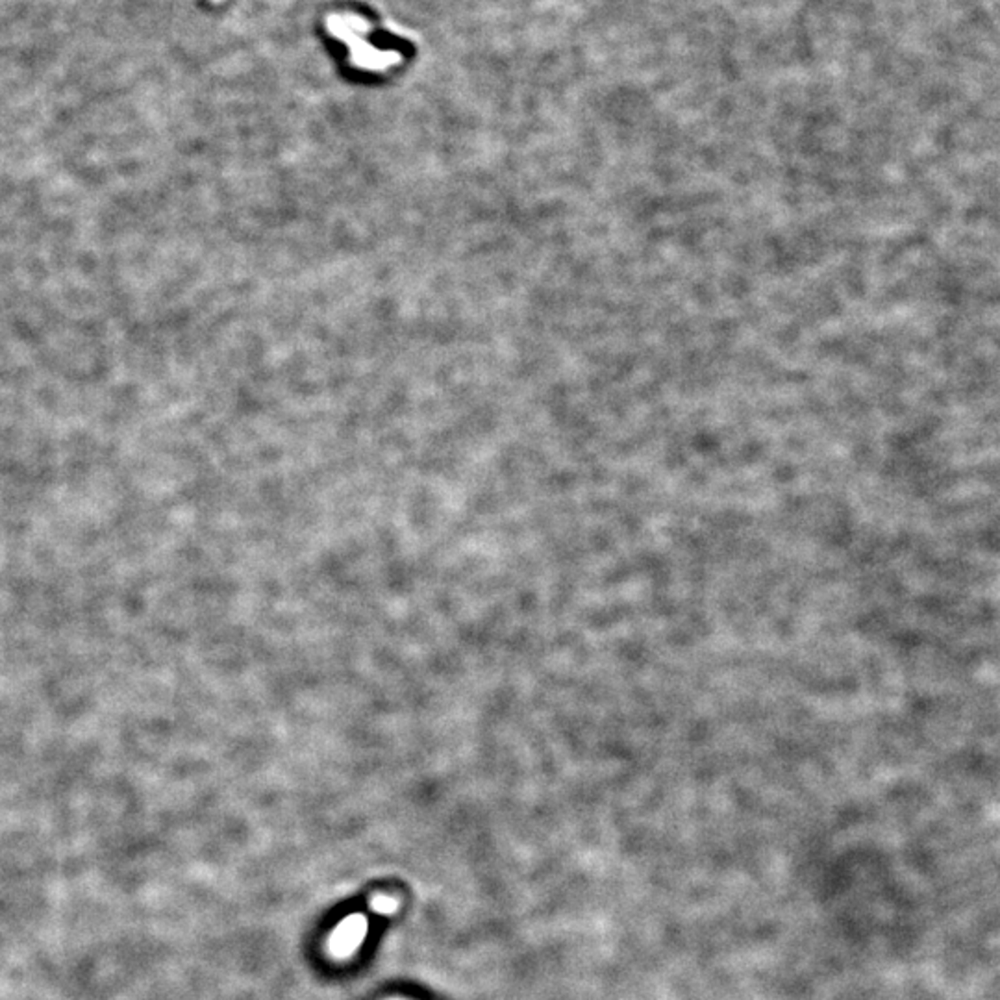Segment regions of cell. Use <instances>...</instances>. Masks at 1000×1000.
Returning <instances> with one entry per match:
<instances>
[{"instance_id":"1","label":"cell","mask_w":1000,"mask_h":1000,"mask_svg":"<svg viewBox=\"0 0 1000 1000\" xmlns=\"http://www.w3.org/2000/svg\"><path fill=\"white\" fill-rule=\"evenodd\" d=\"M328 30L332 35H335L337 39H343L349 45L352 63L359 69L384 71L400 61V56L397 52L380 51L364 39L369 30V25L358 15H350V13L330 15Z\"/></svg>"},{"instance_id":"3","label":"cell","mask_w":1000,"mask_h":1000,"mask_svg":"<svg viewBox=\"0 0 1000 1000\" xmlns=\"http://www.w3.org/2000/svg\"><path fill=\"white\" fill-rule=\"evenodd\" d=\"M371 906L380 915H390L397 909V901H393L390 897H376V899H373Z\"/></svg>"},{"instance_id":"2","label":"cell","mask_w":1000,"mask_h":1000,"mask_svg":"<svg viewBox=\"0 0 1000 1000\" xmlns=\"http://www.w3.org/2000/svg\"><path fill=\"white\" fill-rule=\"evenodd\" d=\"M367 933V921L361 915H350L335 928L330 938V950L335 957H349L364 941Z\"/></svg>"},{"instance_id":"4","label":"cell","mask_w":1000,"mask_h":1000,"mask_svg":"<svg viewBox=\"0 0 1000 1000\" xmlns=\"http://www.w3.org/2000/svg\"><path fill=\"white\" fill-rule=\"evenodd\" d=\"M209 3H214V4H217V3H223V0H209Z\"/></svg>"}]
</instances>
